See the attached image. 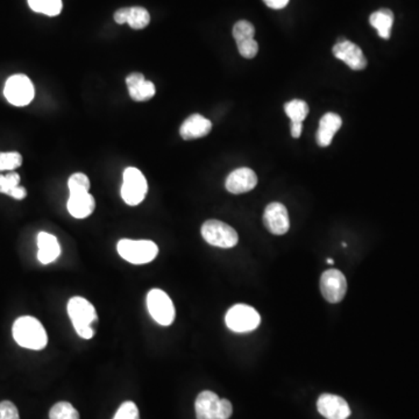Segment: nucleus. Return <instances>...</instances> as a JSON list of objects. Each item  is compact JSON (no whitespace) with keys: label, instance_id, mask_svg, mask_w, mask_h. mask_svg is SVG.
<instances>
[{"label":"nucleus","instance_id":"15","mask_svg":"<svg viewBox=\"0 0 419 419\" xmlns=\"http://www.w3.org/2000/svg\"><path fill=\"white\" fill-rule=\"evenodd\" d=\"M127 88L133 101H147L155 96V85L152 82L146 81V78L140 72H134L126 78Z\"/></svg>","mask_w":419,"mask_h":419},{"label":"nucleus","instance_id":"34","mask_svg":"<svg viewBox=\"0 0 419 419\" xmlns=\"http://www.w3.org/2000/svg\"><path fill=\"white\" fill-rule=\"evenodd\" d=\"M303 123H297V121H293L291 123V135L295 139H298L302 134Z\"/></svg>","mask_w":419,"mask_h":419},{"label":"nucleus","instance_id":"32","mask_svg":"<svg viewBox=\"0 0 419 419\" xmlns=\"http://www.w3.org/2000/svg\"><path fill=\"white\" fill-rule=\"evenodd\" d=\"M128 14H130V7H123L114 13V21L119 23V25H124L127 23V19H128Z\"/></svg>","mask_w":419,"mask_h":419},{"label":"nucleus","instance_id":"3","mask_svg":"<svg viewBox=\"0 0 419 419\" xmlns=\"http://www.w3.org/2000/svg\"><path fill=\"white\" fill-rule=\"evenodd\" d=\"M197 419H228L233 406L228 400H220L217 393L205 390L199 393L195 402Z\"/></svg>","mask_w":419,"mask_h":419},{"label":"nucleus","instance_id":"8","mask_svg":"<svg viewBox=\"0 0 419 419\" xmlns=\"http://www.w3.org/2000/svg\"><path fill=\"white\" fill-rule=\"evenodd\" d=\"M147 308L152 318L160 325L169 326L175 319V306L167 295L161 289H152L147 295Z\"/></svg>","mask_w":419,"mask_h":419},{"label":"nucleus","instance_id":"12","mask_svg":"<svg viewBox=\"0 0 419 419\" xmlns=\"http://www.w3.org/2000/svg\"><path fill=\"white\" fill-rule=\"evenodd\" d=\"M335 59L342 60L353 70H364L367 67V59L360 47L346 39H340L333 49Z\"/></svg>","mask_w":419,"mask_h":419},{"label":"nucleus","instance_id":"30","mask_svg":"<svg viewBox=\"0 0 419 419\" xmlns=\"http://www.w3.org/2000/svg\"><path fill=\"white\" fill-rule=\"evenodd\" d=\"M238 50L245 59H254L259 52V45L254 39L245 40L237 43Z\"/></svg>","mask_w":419,"mask_h":419},{"label":"nucleus","instance_id":"21","mask_svg":"<svg viewBox=\"0 0 419 419\" xmlns=\"http://www.w3.org/2000/svg\"><path fill=\"white\" fill-rule=\"evenodd\" d=\"M19 183L20 176L16 172L0 175V194H5L19 201L26 199V189L20 186Z\"/></svg>","mask_w":419,"mask_h":419},{"label":"nucleus","instance_id":"2","mask_svg":"<svg viewBox=\"0 0 419 419\" xmlns=\"http://www.w3.org/2000/svg\"><path fill=\"white\" fill-rule=\"evenodd\" d=\"M68 315L78 335L83 339L94 338L98 326L94 306L83 297H72L68 302Z\"/></svg>","mask_w":419,"mask_h":419},{"label":"nucleus","instance_id":"31","mask_svg":"<svg viewBox=\"0 0 419 419\" xmlns=\"http://www.w3.org/2000/svg\"><path fill=\"white\" fill-rule=\"evenodd\" d=\"M0 419H20L19 411L10 401L0 403Z\"/></svg>","mask_w":419,"mask_h":419},{"label":"nucleus","instance_id":"6","mask_svg":"<svg viewBox=\"0 0 419 419\" xmlns=\"http://www.w3.org/2000/svg\"><path fill=\"white\" fill-rule=\"evenodd\" d=\"M147 191H148V184L143 172L134 167L126 168L121 190L124 202L130 206L139 205L146 197Z\"/></svg>","mask_w":419,"mask_h":419},{"label":"nucleus","instance_id":"24","mask_svg":"<svg viewBox=\"0 0 419 419\" xmlns=\"http://www.w3.org/2000/svg\"><path fill=\"white\" fill-rule=\"evenodd\" d=\"M284 111H286V116L291 119V123L293 121L303 123L309 114V105L301 99H294L284 105Z\"/></svg>","mask_w":419,"mask_h":419},{"label":"nucleus","instance_id":"16","mask_svg":"<svg viewBox=\"0 0 419 419\" xmlns=\"http://www.w3.org/2000/svg\"><path fill=\"white\" fill-rule=\"evenodd\" d=\"M211 130V121L201 114H192L183 123L179 128V134L184 140L199 139L206 137Z\"/></svg>","mask_w":419,"mask_h":419},{"label":"nucleus","instance_id":"10","mask_svg":"<svg viewBox=\"0 0 419 419\" xmlns=\"http://www.w3.org/2000/svg\"><path fill=\"white\" fill-rule=\"evenodd\" d=\"M320 291L328 303L342 302L347 293V281L338 269H328L320 277Z\"/></svg>","mask_w":419,"mask_h":419},{"label":"nucleus","instance_id":"1","mask_svg":"<svg viewBox=\"0 0 419 419\" xmlns=\"http://www.w3.org/2000/svg\"><path fill=\"white\" fill-rule=\"evenodd\" d=\"M12 332L14 340L21 347L41 351L48 344L46 330L40 320L30 315H23L16 319Z\"/></svg>","mask_w":419,"mask_h":419},{"label":"nucleus","instance_id":"13","mask_svg":"<svg viewBox=\"0 0 419 419\" xmlns=\"http://www.w3.org/2000/svg\"><path fill=\"white\" fill-rule=\"evenodd\" d=\"M319 413L326 419H347L351 409L342 397L324 393L317 401Z\"/></svg>","mask_w":419,"mask_h":419},{"label":"nucleus","instance_id":"23","mask_svg":"<svg viewBox=\"0 0 419 419\" xmlns=\"http://www.w3.org/2000/svg\"><path fill=\"white\" fill-rule=\"evenodd\" d=\"M150 23V14L145 7H130V14L127 19V25H130L133 30H143Z\"/></svg>","mask_w":419,"mask_h":419},{"label":"nucleus","instance_id":"22","mask_svg":"<svg viewBox=\"0 0 419 419\" xmlns=\"http://www.w3.org/2000/svg\"><path fill=\"white\" fill-rule=\"evenodd\" d=\"M34 12L48 16H59L62 11V0H27Z\"/></svg>","mask_w":419,"mask_h":419},{"label":"nucleus","instance_id":"17","mask_svg":"<svg viewBox=\"0 0 419 419\" xmlns=\"http://www.w3.org/2000/svg\"><path fill=\"white\" fill-rule=\"evenodd\" d=\"M342 121L340 116L333 112L324 114L319 121L318 132H317V143L320 147H328L332 143L335 134L342 127Z\"/></svg>","mask_w":419,"mask_h":419},{"label":"nucleus","instance_id":"27","mask_svg":"<svg viewBox=\"0 0 419 419\" xmlns=\"http://www.w3.org/2000/svg\"><path fill=\"white\" fill-rule=\"evenodd\" d=\"M69 191L70 194L75 192H89L90 189V181L88 176L83 172H76L70 176L68 181Z\"/></svg>","mask_w":419,"mask_h":419},{"label":"nucleus","instance_id":"28","mask_svg":"<svg viewBox=\"0 0 419 419\" xmlns=\"http://www.w3.org/2000/svg\"><path fill=\"white\" fill-rule=\"evenodd\" d=\"M23 164V156L16 152L0 153V172L1 170H14Z\"/></svg>","mask_w":419,"mask_h":419},{"label":"nucleus","instance_id":"7","mask_svg":"<svg viewBox=\"0 0 419 419\" xmlns=\"http://www.w3.org/2000/svg\"><path fill=\"white\" fill-rule=\"evenodd\" d=\"M225 323L231 331L237 333L254 331L260 325L261 317L257 310L246 304H237L228 310Z\"/></svg>","mask_w":419,"mask_h":419},{"label":"nucleus","instance_id":"19","mask_svg":"<svg viewBox=\"0 0 419 419\" xmlns=\"http://www.w3.org/2000/svg\"><path fill=\"white\" fill-rule=\"evenodd\" d=\"M38 259L43 264H52L61 254L57 238L47 232H40L38 235Z\"/></svg>","mask_w":419,"mask_h":419},{"label":"nucleus","instance_id":"14","mask_svg":"<svg viewBox=\"0 0 419 419\" xmlns=\"http://www.w3.org/2000/svg\"><path fill=\"white\" fill-rule=\"evenodd\" d=\"M257 184V176L253 170L246 167L238 168L226 179L225 188L233 195H241L253 190Z\"/></svg>","mask_w":419,"mask_h":419},{"label":"nucleus","instance_id":"11","mask_svg":"<svg viewBox=\"0 0 419 419\" xmlns=\"http://www.w3.org/2000/svg\"><path fill=\"white\" fill-rule=\"evenodd\" d=\"M264 224L267 230L275 235H283L289 231V213L282 203H270L264 213Z\"/></svg>","mask_w":419,"mask_h":419},{"label":"nucleus","instance_id":"4","mask_svg":"<svg viewBox=\"0 0 419 419\" xmlns=\"http://www.w3.org/2000/svg\"><path fill=\"white\" fill-rule=\"evenodd\" d=\"M117 248L119 255L133 264H150L159 254L157 245L150 240L123 239L118 242Z\"/></svg>","mask_w":419,"mask_h":419},{"label":"nucleus","instance_id":"18","mask_svg":"<svg viewBox=\"0 0 419 419\" xmlns=\"http://www.w3.org/2000/svg\"><path fill=\"white\" fill-rule=\"evenodd\" d=\"M68 211L70 215L77 219H84L92 215L94 211V196L90 195L89 192H75L70 194L68 199Z\"/></svg>","mask_w":419,"mask_h":419},{"label":"nucleus","instance_id":"5","mask_svg":"<svg viewBox=\"0 0 419 419\" xmlns=\"http://www.w3.org/2000/svg\"><path fill=\"white\" fill-rule=\"evenodd\" d=\"M202 237L208 244L220 248H232L237 246L239 235L237 231L224 221H205L202 226Z\"/></svg>","mask_w":419,"mask_h":419},{"label":"nucleus","instance_id":"33","mask_svg":"<svg viewBox=\"0 0 419 419\" xmlns=\"http://www.w3.org/2000/svg\"><path fill=\"white\" fill-rule=\"evenodd\" d=\"M264 4L273 10H281L289 4V0H264Z\"/></svg>","mask_w":419,"mask_h":419},{"label":"nucleus","instance_id":"20","mask_svg":"<svg viewBox=\"0 0 419 419\" xmlns=\"http://www.w3.org/2000/svg\"><path fill=\"white\" fill-rule=\"evenodd\" d=\"M369 23L377 30L380 38L388 40L390 38V33H391V27H393V13L388 9H381L371 14Z\"/></svg>","mask_w":419,"mask_h":419},{"label":"nucleus","instance_id":"29","mask_svg":"<svg viewBox=\"0 0 419 419\" xmlns=\"http://www.w3.org/2000/svg\"><path fill=\"white\" fill-rule=\"evenodd\" d=\"M113 419H140L139 409L135 403L127 401L121 404L117 413L114 415Z\"/></svg>","mask_w":419,"mask_h":419},{"label":"nucleus","instance_id":"9","mask_svg":"<svg viewBox=\"0 0 419 419\" xmlns=\"http://www.w3.org/2000/svg\"><path fill=\"white\" fill-rule=\"evenodd\" d=\"M4 94L7 101L14 106H26L35 96L32 81L26 75L18 74L6 81Z\"/></svg>","mask_w":419,"mask_h":419},{"label":"nucleus","instance_id":"26","mask_svg":"<svg viewBox=\"0 0 419 419\" xmlns=\"http://www.w3.org/2000/svg\"><path fill=\"white\" fill-rule=\"evenodd\" d=\"M233 38L235 43H241L245 40L254 39L255 35V28L253 23H250L247 20H240L233 26Z\"/></svg>","mask_w":419,"mask_h":419},{"label":"nucleus","instance_id":"35","mask_svg":"<svg viewBox=\"0 0 419 419\" xmlns=\"http://www.w3.org/2000/svg\"><path fill=\"white\" fill-rule=\"evenodd\" d=\"M328 264H333V260H332V259H328Z\"/></svg>","mask_w":419,"mask_h":419},{"label":"nucleus","instance_id":"25","mask_svg":"<svg viewBox=\"0 0 419 419\" xmlns=\"http://www.w3.org/2000/svg\"><path fill=\"white\" fill-rule=\"evenodd\" d=\"M50 419H79L77 410L68 402H59L52 406L49 413Z\"/></svg>","mask_w":419,"mask_h":419}]
</instances>
